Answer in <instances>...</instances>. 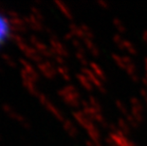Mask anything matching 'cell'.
I'll return each instance as SVG.
<instances>
[{
  "label": "cell",
  "mask_w": 147,
  "mask_h": 146,
  "mask_svg": "<svg viewBox=\"0 0 147 146\" xmlns=\"http://www.w3.org/2000/svg\"><path fill=\"white\" fill-rule=\"evenodd\" d=\"M0 71H2V67H1V65H0Z\"/></svg>",
  "instance_id": "30bf717a"
},
{
  "label": "cell",
  "mask_w": 147,
  "mask_h": 146,
  "mask_svg": "<svg viewBox=\"0 0 147 146\" xmlns=\"http://www.w3.org/2000/svg\"><path fill=\"white\" fill-rule=\"evenodd\" d=\"M8 11H9V10H7L5 6L3 5L1 2H0V13H2V14H6V13H7V12H8Z\"/></svg>",
  "instance_id": "9c48e42d"
},
{
  "label": "cell",
  "mask_w": 147,
  "mask_h": 146,
  "mask_svg": "<svg viewBox=\"0 0 147 146\" xmlns=\"http://www.w3.org/2000/svg\"><path fill=\"white\" fill-rule=\"evenodd\" d=\"M0 139H1V136H0Z\"/></svg>",
  "instance_id": "8fae6325"
},
{
  "label": "cell",
  "mask_w": 147,
  "mask_h": 146,
  "mask_svg": "<svg viewBox=\"0 0 147 146\" xmlns=\"http://www.w3.org/2000/svg\"><path fill=\"white\" fill-rule=\"evenodd\" d=\"M37 70H38V72L43 74L46 78L49 79L53 78L56 73L55 68L53 67L52 65L49 61H44V60L37 64Z\"/></svg>",
  "instance_id": "52a82bcc"
},
{
  "label": "cell",
  "mask_w": 147,
  "mask_h": 146,
  "mask_svg": "<svg viewBox=\"0 0 147 146\" xmlns=\"http://www.w3.org/2000/svg\"><path fill=\"white\" fill-rule=\"evenodd\" d=\"M11 33V30L8 16L0 13V46L4 45L7 40H10Z\"/></svg>",
  "instance_id": "277c9868"
},
{
  "label": "cell",
  "mask_w": 147,
  "mask_h": 146,
  "mask_svg": "<svg viewBox=\"0 0 147 146\" xmlns=\"http://www.w3.org/2000/svg\"><path fill=\"white\" fill-rule=\"evenodd\" d=\"M7 16L9 18V22H10L11 30L12 32L19 34L27 32L29 29H28L27 24L25 22L24 17L21 16L16 11L9 10L7 12Z\"/></svg>",
  "instance_id": "7a4b0ae2"
},
{
  "label": "cell",
  "mask_w": 147,
  "mask_h": 146,
  "mask_svg": "<svg viewBox=\"0 0 147 146\" xmlns=\"http://www.w3.org/2000/svg\"><path fill=\"white\" fill-rule=\"evenodd\" d=\"M15 45L17 46V48L23 52L25 59L29 60L30 62H35V63H40L43 61V57L38 53V51L36 50L33 46L28 43L26 40L24 39V37H22L21 39H18L15 42Z\"/></svg>",
  "instance_id": "6da1fadb"
},
{
  "label": "cell",
  "mask_w": 147,
  "mask_h": 146,
  "mask_svg": "<svg viewBox=\"0 0 147 146\" xmlns=\"http://www.w3.org/2000/svg\"><path fill=\"white\" fill-rule=\"evenodd\" d=\"M1 60L3 61V63L6 64V66H8L11 68H16L17 67V62L14 60L13 57L11 56L8 53H2L1 54Z\"/></svg>",
  "instance_id": "ba28073f"
},
{
  "label": "cell",
  "mask_w": 147,
  "mask_h": 146,
  "mask_svg": "<svg viewBox=\"0 0 147 146\" xmlns=\"http://www.w3.org/2000/svg\"><path fill=\"white\" fill-rule=\"evenodd\" d=\"M1 108H2L3 112L7 115L8 117H10L11 119L14 120L15 122L19 123L20 125H22V126L24 127V128H26V129L30 128V124L29 122V120H28L26 118L23 116V115L20 114L19 112H18V111L15 110L11 104H2Z\"/></svg>",
  "instance_id": "3957f363"
},
{
  "label": "cell",
  "mask_w": 147,
  "mask_h": 146,
  "mask_svg": "<svg viewBox=\"0 0 147 146\" xmlns=\"http://www.w3.org/2000/svg\"><path fill=\"white\" fill-rule=\"evenodd\" d=\"M29 41H30V44L38 51V53L41 55L42 57H49V56H51V55H52L51 48H49V46H46L42 41H40L36 36L32 35L30 37Z\"/></svg>",
  "instance_id": "5b68a950"
},
{
  "label": "cell",
  "mask_w": 147,
  "mask_h": 146,
  "mask_svg": "<svg viewBox=\"0 0 147 146\" xmlns=\"http://www.w3.org/2000/svg\"><path fill=\"white\" fill-rule=\"evenodd\" d=\"M24 19L27 24L28 29L32 30L33 32H41L44 29L42 18H39L32 13H29L26 16H24Z\"/></svg>",
  "instance_id": "8992f818"
}]
</instances>
